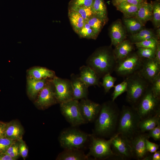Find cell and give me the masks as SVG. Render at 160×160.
Wrapping results in <instances>:
<instances>
[{
    "mask_svg": "<svg viewBox=\"0 0 160 160\" xmlns=\"http://www.w3.org/2000/svg\"><path fill=\"white\" fill-rule=\"evenodd\" d=\"M120 110L112 100L103 103L95 119L93 133L95 136L110 138L116 134Z\"/></svg>",
    "mask_w": 160,
    "mask_h": 160,
    "instance_id": "1",
    "label": "cell"
},
{
    "mask_svg": "<svg viewBox=\"0 0 160 160\" xmlns=\"http://www.w3.org/2000/svg\"><path fill=\"white\" fill-rule=\"evenodd\" d=\"M116 62L113 49L110 45L96 49L88 58L86 63L100 79L114 71Z\"/></svg>",
    "mask_w": 160,
    "mask_h": 160,
    "instance_id": "2",
    "label": "cell"
},
{
    "mask_svg": "<svg viewBox=\"0 0 160 160\" xmlns=\"http://www.w3.org/2000/svg\"><path fill=\"white\" fill-rule=\"evenodd\" d=\"M140 118L135 108L124 105L120 110L116 134L131 140L140 132L139 125Z\"/></svg>",
    "mask_w": 160,
    "mask_h": 160,
    "instance_id": "3",
    "label": "cell"
},
{
    "mask_svg": "<svg viewBox=\"0 0 160 160\" xmlns=\"http://www.w3.org/2000/svg\"><path fill=\"white\" fill-rule=\"evenodd\" d=\"M124 80L127 83L126 100L130 106L135 108L150 84L138 71L125 77Z\"/></svg>",
    "mask_w": 160,
    "mask_h": 160,
    "instance_id": "4",
    "label": "cell"
},
{
    "mask_svg": "<svg viewBox=\"0 0 160 160\" xmlns=\"http://www.w3.org/2000/svg\"><path fill=\"white\" fill-rule=\"evenodd\" d=\"M114 136L106 140L104 138L96 137L93 134L90 135L89 151L87 156L89 157L92 156L97 159L118 160L113 153L111 147Z\"/></svg>",
    "mask_w": 160,
    "mask_h": 160,
    "instance_id": "5",
    "label": "cell"
},
{
    "mask_svg": "<svg viewBox=\"0 0 160 160\" xmlns=\"http://www.w3.org/2000/svg\"><path fill=\"white\" fill-rule=\"evenodd\" d=\"M90 136V135L73 127L63 130L59 135V140L64 149H80L84 146Z\"/></svg>",
    "mask_w": 160,
    "mask_h": 160,
    "instance_id": "6",
    "label": "cell"
},
{
    "mask_svg": "<svg viewBox=\"0 0 160 160\" xmlns=\"http://www.w3.org/2000/svg\"><path fill=\"white\" fill-rule=\"evenodd\" d=\"M160 100L153 95L150 85L135 108L141 120L160 113Z\"/></svg>",
    "mask_w": 160,
    "mask_h": 160,
    "instance_id": "7",
    "label": "cell"
},
{
    "mask_svg": "<svg viewBox=\"0 0 160 160\" xmlns=\"http://www.w3.org/2000/svg\"><path fill=\"white\" fill-rule=\"evenodd\" d=\"M143 59L136 52H132L127 56L117 61L114 71L118 76L126 77L139 71Z\"/></svg>",
    "mask_w": 160,
    "mask_h": 160,
    "instance_id": "8",
    "label": "cell"
},
{
    "mask_svg": "<svg viewBox=\"0 0 160 160\" xmlns=\"http://www.w3.org/2000/svg\"><path fill=\"white\" fill-rule=\"evenodd\" d=\"M79 103L78 100H71L60 103L62 114L73 127L87 123L81 114Z\"/></svg>",
    "mask_w": 160,
    "mask_h": 160,
    "instance_id": "9",
    "label": "cell"
},
{
    "mask_svg": "<svg viewBox=\"0 0 160 160\" xmlns=\"http://www.w3.org/2000/svg\"><path fill=\"white\" fill-rule=\"evenodd\" d=\"M111 147L113 154L118 160H128L133 159L130 140L117 134L111 142Z\"/></svg>",
    "mask_w": 160,
    "mask_h": 160,
    "instance_id": "10",
    "label": "cell"
},
{
    "mask_svg": "<svg viewBox=\"0 0 160 160\" xmlns=\"http://www.w3.org/2000/svg\"><path fill=\"white\" fill-rule=\"evenodd\" d=\"M56 98L60 104L73 100V91L70 80L55 77L52 80Z\"/></svg>",
    "mask_w": 160,
    "mask_h": 160,
    "instance_id": "11",
    "label": "cell"
},
{
    "mask_svg": "<svg viewBox=\"0 0 160 160\" xmlns=\"http://www.w3.org/2000/svg\"><path fill=\"white\" fill-rule=\"evenodd\" d=\"M79 103L81 114L86 122L95 121L100 112L101 105L87 98L81 99Z\"/></svg>",
    "mask_w": 160,
    "mask_h": 160,
    "instance_id": "12",
    "label": "cell"
},
{
    "mask_svg": "<svg viewBox=\"0 0 160 160\" xmlns=\"http://www.w3.org/2000/svg\"><path fill=\"white\" fill-rule=\"evenodd\" d=\"M147 133L140 132L130 140L133 159L143 160L149 153L146 150L145 141L149 139Z\"/></svg>",
    "mask_w": 160,
    "mask_h": 160,
    "instance_id": "13",
    "label": "cell"
},
{
    "mask_svg": "<svg viewBox=\"0 0 160 160\" xmlns=\"http://www.w3.org/2000/svg\"><path fill=\"white\" fill-rule=\"evenodd\" d=\"M39 93L36 103L38 106L42 108H47L58 102L52 80L47 81L45 86Z\"/></svg>",
    "mask_w": 160,
    "mask_h": 160,
    "instance_id": "14",
    "label": "cell"
},
{
    "mask_svg": "<svg viewBox=\"0 0 160 160\" xmlns=\"http://www.w3.org/2000/svg\"><path fill=\"white\" fill-rule=\"evenodd\" d=\"M138 72L150 84L160 73V64L154 59H143L141 66Z\"/></svg>",
    "mask_w": 160,
    "mask_h": 160,
    "instance_id": "15",
    "label": "cell"
},
{
    "mask_svg": "<svg viewBox=\"0 0 160 160\" xmlns=\"http://www.w3.org/2000/svg\"><path fill=\"white\" fill-rule=\"evenodd\" d=\"M109 33L111 40V46L116 47L126 39L127 31L121 20L118 19L111 25Z\"/></svg>",
    "mask_w": 160,
    "mask_h": 160,
    "instance_id": "16",
    "label": "cell"
},
{
    "mask_svg": "<svg viewBox=\"0 0 160 160\" xmlns=\"http://www.w3.org/2000/svg\"><path fill=\"white\" fill-rule=\"evenodd\" d=\"M73 91V100L87 98L88 88L81 80L79 75L72 73L70 76Z\"/></svg>",
    "mask_w": 160,
    "mask_h": 160,
    "instance_id": "17",
    "label": "cell"
},
{
    "mask_svg": "<svg viewBox=\"0 0 160 160\" xmlns=\"http://www.w3.org/2000/svg\"><path fill=\"white\" fill-rule=\"evenodd\" d=\"M23 128L18 121L13 120L6 123L4 136L13 140H19L22 138Z\"/></svg>",
    "mask_w": 160,
    "mask_h": 160,
    "instance_id": "18",
    "label": "cell"
},
{
    "mask_svg": "<svg viewBox=\"0 0 160 160\" xmlns=\"http://www.w3.org/2000/svg\"><path fill=\"white\" fill-rule=\"evenodd\" d=\"M79 76L81 80L88 87L100 86V79L95 71L88 66L82 65L79 68Z\"/></svg>",
    "mask_w": 160,
    "mask_h": 160,
    "instance_id": "19",
    "label": "cell"
},
{
    "mask_svg": "<svg viewBox=\"0 0 160 160\" xmlns=\"http://www.w3.org/2000/svg\"><path fill=\"white\" fill-rule=\"evenodd\" d=\"M89 157L80 149H64L59 154L56 159L58 160H85Z\"/></svg>",
    "mask_w": 160,
    "mask_h": 160,
    "instance_id": "20",
    "label": "cell"
},
{
    "mask_svg": "<svg viewBox=\"0 0 160 160\" xmlns=\"http://www.w3.org/2000/svg\"><path fill=\"white\" fill-rule=\"evenodd\" d=\"M134 44L130 40L126 39L115 47L113 51L116 61L125 58L132 52Z\"/></svg>",
    "mask_w": 160,
    "mask_h": 160,
    "instance_id": "21",
    "label": "cell"
},
{
    "mask_svg": "<svg viewBox=\"0 0 160 160\" xmlns=\"http://www.w3.org/2000/svg\"><path fill=\"white\" fill-rule=\"evenodd\" d=\"M152 10L151 2L148 3L145 0L140 6L135 17L144 25L147 21L151 20Z\"/></svg>",
    "mask_w": 160,
    "mask_h": 160,
    "instance_id": "22",
    "label": "cell"
},
{
    "mask_svg": "<svg viewBox=\"0 0 160 160\" xmlns=\"http://www.w3.org/2000/svg\"><path fill=\"white\" fill-rule=\"evenodd\" d=\"M47 81L46 79H37L31 77L27 80L28 92L29 96L35 98L44 87Z\"/></svg>",
    "mask_w": 160,
    "mask_h": 160,
    "instance_id": "23",
    "label": "cell"
},
{
    "mask_svg": "<svg viewBox=\"0 0 160 160\" xmlns=\"http://www.w3.org/2000/svg\"><path fill=\"white\" fill-rule=\"evenodd\" d=\"M160 122V113L141 119L139 125L140 132H146L156 127Z\"/></svg>",
    "mask_w": 160,
    "mask_h": 160,
    "instance_id": "24",
    "label": "cell"
},
{
    "mask_svg": "<svg viewBox=\"0 0 160 160\" xmlns=\"http://www.w3.org/2000/svg\"><path fill=\"white\" fill-rule=\"evenodd\" d=\"M130 38V41L133 44L149 39L154 38L159 39L153 29L144 28L137 33L131 35Z\"/></svg>",
    "mask_w": 160,
    "mask_h": 160,
    "instance_id": "25",
    "label": "cell"
},
{
    "mask_svg": "<svg viewBox=\"0 0 160 160\" xmlns=\"http://www.w3.org/2000/svg\"><path fill=\"white\" fill-rule=\"evenodd\" d=\"M140 6L132 4L124 1L116 5L117 9L121 12L124 17H135Z\"/></svg>",
    "mask_w": 160,
    "mask_h": 160,
    "instance_id": "26",
    "label": "cell"
},
{
    "mask_svg": "<svg viewBox=\"0 0 160 160\" xmlns=\"http://www.w3.org/2000/svg\"><path fill=\"white\" fill-rule=\"evenodd\" d=\"M123 23L126 28L127 32L131 35L137 33L144 28V26L135 17H124Z\"/></svg>",
    "mask_w": 160,
    "mask_h": 160,
    "instance_id": "27",
    "label": "cell"
},
{
    "mask_svg": "<svg viewBox=\"0 0 160 160\" xmlns=\"http://www.w3.org/2000/svg\"><path fill=\"white\" fill-rule=\"evenodd\" d=\"M91 9L94 15L108 22L107 9L103 0H94Z\"/></svg>",
    "mask_w": 160,
    "mask_h": 160,
    "instance_id": "28",
    "label": "cell"
},
{
    "mask_svg": "<svg viewBox=\"0 0 160 160\" xmlns=\"http://www.w3.org/2000/svg\"><path fill=\"white\" fill-rule=\"evenodd\" d=\"M28 74L30 77L37 79L53 78L56 77L55 73L52 70L44 67L35 68L30 70Z\"/></svg>",
    "mask_w": 160,
    "mask_h": 160,
    "instance_id": "29",
    "label": "cell"
},
{
    "mask_svg": "<svg viewBox=\"0 0 160 160\" xmlns=\"http://www.w3.org/2000/svg\"><path fill=\"white\" fill-rule=\"evenodd\" d=\"M68 17L73 30L77 33L86 21L78 13L69 9H68Z\"/></svg>",
    "mask_w": 160,
    "mask_h": 160,
    "instance_id": "30",
    "label": "cell"
},
{
    "mask_svg": "<svg viewBox=\"0 0 160 160\" xmlns=\"http://www.w3.org/2000/svg\"><path fill=\"white\" fill-rule=\"evenodd\" d=\"M86 22L98 34L107 22L105 20L94 15L89 18Z\"/></svg>",
    "mask_w": 160,
    "mask_h": 160,
    "instance_id": "31",
    "label": "cell"
},
{
    "mask_svg": "<svg viewBox=\"0 0 160 160\" xmlns=\"http://www.w3.org/2000/svg\"><path fill=\"white\" fill-rule=\"evenodd\" d=\"M152 6V16L151 20L154 27H160V0L151 2Z\"/></svg>",
    "mask_w": 160,
    "mask_h": 160,
    "instance_id": "32",
    "label": "cell"
},
{
    "mask_svg": "<svg viewBox=\"0 0 160 160\" xmlns=\"http://www.w3.org/2000/svg\"><path fill=\"white\" fill-rule=\"evenodd\" d=\"M77 34L81 38L93 39H96L98 35L86 21Z\"/></svg>",
    "mask_w": 160,
    "mask_h": 160,
    "instance_id": "33",
    "label": "cell"
},
{
    "mask_svg": "<svg viewBox=\"0 0 160 160\" xmlns=\"http://www.w3.org/2000/svg\"><path fill=\"white\" fill-rule=\"evenodd\" d=\"M68 9L78 13L86 21L94 15L91 7L72 6L68 7Z\"/></svg>",
    "mask_w": 160,
    "mask_h": 160,
    "instance_id": "34",
    "label": "cell"
},
{
    "mask_svg": "<svg viewBox=\"0 0 160 160\" xmlns=\"http://www.w3.org/2000/svg\"><path fill=\"white\" fill-rule=\"evenodd\" d=\"M102 78V82L101 85L104 88L105 93L106 94L112 88L114 87L117 78L112 76L110 73L105 74Z\"/></svg>",
    "mask_w": 160,
    "mask_h": 160,
    "instance_id": "35",
    "label": "cell"
},
{
    "mask_svg": "<svg viewBox=\"0 0 160 160\" xmlns=\"http://www.w3.org/2000/svg\"><path fill=\"white\" fill-rule=\"evenodd\" d=\"M136 52L138 56L142 59H154L156 49L144 47H137Z\"/></svg>",
    "mask_w": 160,
    "mask_h": 160,
    "instance_id": "36",
    "label": "cell"
},
{
    "mask_svg": "<svg viewBox=\"0 0 160 160\" xmlns=\"http://www.w3.org/2000/svg\"><path fill=\"white\" fill-rule=\"evenodd\" d=\"M159 40L154 38L148 39L142 41L134 44L136 47L150 48L156 49Z\"/></svg>",
    "mask_w": 160,
    "mask_h": 160,
    "instance_id": "37",
    "label": "cell"
},
{
    "mask_svg": "<svg viewBox=\"0 0 160 160\" xmlns=\"http://www.w3.org/2000/svg\"><path fill=\"white\" fill-rule=\"evenodd\" d=\"M114 90L112 94V100L115 101L116 98L127 90V83L124 80L123 81L114 87Z\"/></svg>",
    "mask_w": 160,
    "mask_h": 160,
    "instance_id": "38",
    "label": "cell"
},
{
    "mask_svg": "<svg viewBox=\"0 0 160 160\" xmlns=\"http://www.w3.org/2000/svg\"><path fill=\"white\" fill-rule=\"evenodd\" d=\"M150 85L154 96L160 99V73L153 79Z\"/></svg>",
    "mask_w": 160,
    "mask_h": 160,
    "instance_id": "39",
    "label": "cell"
},
{
    "mask_svg": "<svg viewBox=\"0 0 160 160\" xmlns=\"http://www.w3.org/2000/svg\"><path fill=\"white\" fill-rule=\"evenodd\" d=\"M15 140L8 138L4 136L0 138V154L5 153L11 144Z\"/></svg>",
    "mask_w": 160,
    "mask_h": 160,
    "instance_id": "40",
    "label": "cell"
},
{
    "mask_svg": "<svg viewBox=\"0 0 160 160\" xmlns=\"http://www.w3.org/2000/svg\"><path fill=\"white\" fill-rule=\"evenodd\" d=\"M94 0H71L69 2L68 7L80 6L91 7Z\"/></svg>",
    "mask_w": 160,
    "mask_h": 160,
    "instance_id": "41",
    "label": "cell"
},
{
    "mask_svg": "<svg viewBox=\"0 0 160 160\" xmlns=\"http://www.w3.org/2000/svg\"><path fill=\"white\" fill-rule=\"evenodd\" d=\"M147 133L149 138L151 137L155 140H160V122L156 127L148 131V132Z\"/></svg>",
    "mask_w": 160,
    "mask_h": 160,
    "instance_id": "42",
    "label": "cell"
},
{
    "mask_svg": "<svg viewBox=\"0 0 160 160\" xmlns=\"http://www.w3.org/2000/svg\"><path fill=\"white\" fill-rule=\"evenodd\" d=\"M19 141V152L20 155L24 160H25L28 155V149L26 144L23 138L20 140Z\"/></svg>",
    "mask_w": 160,
    "mask_h": 160,
    "instance_id": "43",
    "label": "cell"
},
{
    "mask_svg": "<svg viewBox=\"0 0 160 160\" xmlns=\"http://www.w3.org/2000/svg\"><path fill=\"white\" fill-rule=\"evenodd\" d=\"M147 139L145 141L146 150L148 152L153 153L159 149V145L149 141Z\"/></svg>",
    "mask_w": 160,
    "mask_h": 160,
    "instance_id": "44",
    "label": "cell"
},
{
    "mask_svg": "<svg viewBox=\"0 0 160 160\" xmlns=\"http://www.w3.org/2000/svg\"><path fill=\"white\" fill-rule=\"evenodd\" d=\"M19 141L15 140L9 148L6 153L9 154L13 152L19 151Z\"/></svg>",
    "mask_w": 160,
    "mask_h": 160,
    "instance_id": "45",
    "label": "cell"
},
{
    "mask_svg": "<svg viewBox=\"0 0 160 160\" xmlns=\"http://www.w3.org/2000/svg\"><path fill=\"white\" fill-rule=\"evenodd\" d=\"M154 59L160 64V43L159 41L155 50Z\"/></svg>",
    "mask_w": 160,
    "mask_h": 160,
    "instance_id": "46",
    "label": "cell"
},
{
    "mask_svg": "<svg viewBox=\"0 0 160 160\" xmlns=\"http://www.w3.org/2000/svg\"><path fill=\"white\" fill-rule=\"evenodd\" d=\"M145 0H125L128 3L137 6H140Z\"/></svg>",
    "mask_w": 160,
    "mask_h": 160,
    "instance_id": "47",
    "label": "cell"
},
{
    "mask_svg": "<svg viewBox=\"0 0 160 160\" xmlns=\"http://www.w3.org/2000/svg\"><path fill=\"white\" fill-rule=\"evenodd\" d=\"M6 123L0 121V138L4 136Z\"/></svg>",
    "mask_w": 160,
    "mask_h": 160,
    "instance_id": "48",
    "label": "cell"
},
{
    "mask_svg": "<svg viewBox=\"0 0 160 160\" xmlns=\"http://www.w3.org/2000/svg\"><path fill=\"white\" fill-rule=\"evenodd\" d=\"M0 160H15V159L9 155L5 153L0 154Z\"/></svg>",
    "mask_w": 160,
    "mask_h": 160,
    "instance_id": "49",
    "label": "cell"
},
{
    "mask_svg": "<svg viewBox=\"0 0 160 160\" xmlns=\"http://www.w3.org/2000/svg\"><path fill=\"white\" fill-rule=\"evenodd\" d=\"M160 160V151H156L152 154V160Z\"/></svg>",
    "mask_w": 160,
    "mask_h": 160,
    "instance_id": "50",
    "label": "cell"
},
{
    "mask_svg": "<svg viewBox=\"0 0 160 160\" xmlns=\"http://www.w3.org/2000/svg\"><path fill=\"white\" fill-rule=\"evenodd\" d=\"M125 0H112V3L113 5L115 6L120 2L125 1Z\"/></svg>",
    "mask_w": 160,
    "mask_h": 160,
    "instance_id": "51",
    "label": "cell"
},
{
    "mask_svg": "<svg viewBox=\"0 0 160 160\" xmlns=\"http://www.w3.org/2000/svg\"><path fill=\"white\" fill-rule=\"evenodd\" d=\"M156 35L158 38L159 39L160 37V28H157V29L155 32Z\"/></svg>",
    "mask_w": 160,
    "mask_h": 160,
    "instance_id": "52",
    "label": "cell"
}]
</instances>
